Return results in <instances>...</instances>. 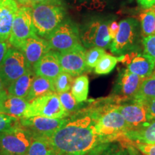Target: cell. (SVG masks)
Wrapping results in <instances>:
<instances>
[{
	"label": "cell",
	"mask_w": 155,
	"mask_h": 155,
	"mask_svg": "<svg viewBox=\"0 0 155 155\" xmlns=\"http://www.w3.org/2000/svg\"><path fill=\"white\" fill-rule=\"evenodd\" d=\"M63 2V0H32V7L37 5V4L43 2Z\"/></svg>",
	"instance_id": "42"
},
{
	"label": "cell",
	"mask_w": 155,
	"mask_h": 155,
	"mask_svg": "<svg viewBox=\"0 0 155 155\" xmlns=\"http://www.w3.org/2000/svg\"><path fill=\"white\" fill-rule=\"evenodd\" d=\"M35 35L32 7L21 6L17 12L8 42L12 47L20 49L27 39Z\"/></svg>",
	"instance_id": "9"
},
{
	"label": "cell",
	"mask_w": 155,
	"mask_h": 155,
	"mask_svg": "<svg viewBox=\"0 0 155 155\" xmlns=\"http://www.w3.org/2000/svg\"><path fill=\"white\" fill-rule=\"evenodd\" d=\"M155 99V73L144 78L133 100L144 103Z\"/></svg>",
	"instance_id": "24"
},
{
	"label": "cell",
	"mask_w": 155,
	"mask_h": 155,
	"mask_svg": "<svg viewBox=\"0 0 155 155\" xmlns=\"http://www.w3.org/2000/svg\"><path fill=\"white\" fill-rule=\"evenodd\" d=\"M33 70L38 76L47 78L54 81L63 71L60 64L59 53L50 50L38 61Z\"/></svg>",
	"instance_id": "17"
},
{
	"label": "cell",
	"mask_w": 155,
	"mask_h": 155,
	"mask_svg": "<svg viewBox=\"0 0 155 155\" xmlns=\"http://www.w3.org/2000/svg\"><path fill=\"white\" fill-rule=\"evenodd\" d=\"M108 24L109 21L100 18L93 19L85 24L80 30L81 41L83 47L108 48L111 41Z\"/></svg>",
	"instance_id": "8"
},
{
	"label": "cell",
	"mask_w": 155,
	"mask_h": 155,
	"mask_svg": "<svg viewBox=\"0 0 155 155\" xmlns=\"http://www.w3.org/2000/svg\"><path fill=\"white\" fill-rule=\"evenodd\" d=\"M68 119H53L45 116H32L30 118H22L20 124L30 131L33 136H43L50 137L63 127Z\"/></svg>",
	"instance_id": "11"
},
{
	"label": "cell",
	"mask_w": 155,
	"mask_h": 155,
	"mask_svg": "<svg viewBox=\"0 0 155 155\" xmlns=\"http://www.w3.org/2000/svg\"><path fill=\"white\" fill-rule=\"evenodd\" d=\"M5 114L15 117H23L29 102L25 98L7 94L2 101Z\"/></svg>",
	"instance_id": "23"
},
{
	"label": "cell",
	"mask_w": 155,
	"mask_h": 155,
	"mask_svg": "<svg viewBox=\"0 0 155 155\" xmlns=\"http://www.w3.org/2000/svg\"><path fill=\"white\" fill-rule=\"evenodd\" d=\"M128 143L134 147L137 150H139L144 155H155V144H139V143L130 142V141Z\"/></svg>",
	"instance_id": "35"
},
{
	"label": "cell",
	"mask_w": 155,
	"mask_h": 155,
	"mask_svg": "<svg viewBox=\"0 0 155 155\" xmlns=\"http://www.w3.org/2000/svg\"><path fill=\"white\" fill-rule=\"evenodd\" d=\"M119 61L116 58L110 54H105L95 67V73L98 75H106L111 73Z\"/></svg>",
	"instance_id": "27"
},
{
	"label": "cell",
	"mask_w": 155,
	"mask_h": 155,
	"mask_svg": "<svg viewBox=\"0 0 155 155\" xmlns=\"http://www.w3.org/2000/svg\"><path fill=\"white\" fill-rule=\"evenodd\" d=\"M19 7L15 0H0V40H8Z\"/></svg>",
	"instance_id": "18"
},
{
	"label": "cell",
	"mask_w": 155,
	"mask_h": 155,
	"mask_svg": "<svg viewBox=\"0 0 155 155\" xmlns=\"http://www.w3.org/2000/svg\"><path fill=\"white\" fill-rule=\"evenodd\" d=\"M137 2L144 9H150L155 6V0H137Z\"/></svg>",
	"instance_id": "39"
},
{
	"label": "cell",
	"mask_w": 155,
	"mask_h": 155,
	"mask_svg": "<svg viewBox=\"0 0 155 155\" xmlns=\"http://www.w3.org/2000/svg\"><path fill=\"white\" fill-rule=\"evenodd\" d=\"M19 50L25 56L28 69L33 70L38 61L51 49L47 40L35 34L27 39Z\"/></svg>",
	"instance_id": "14"
},
{
	"label": "cell",
	"mask_w": 155,
	"mask_h": 155,
	"mask_svg": "<svg viewBox=\"0 0 155 155\" xmlns=\"http://www.w3.org/2000/svg\"><path fill=\"white\" fill-rule=\"evenodd\" d=\"M4 1H5V0H4Z\"/></svg>",
	"instance_id": "46"
},
{
	"label": "cell",
	"mask_w": 155,
	"mask_h": 155,
	"mask_svg": "<svg viewBox=\"0 0 155 155\" xmlns=\"http://www.w3.org/2000/svg\"><path fill=\"white\" fill-rule=\"evenodd\" d=\"M88 89L89 80L88 76L86 75H79L74 79L71 87V94L76 101L80 104L85 101L88 98Z\"/></svg>",
	"instance_id": "25"
},
{
	"label": "cell",
	"mask_w": 155,
	"mask_h": 155,
	"mask_svg": "<svg viewBox=\"0 0 155 155\" xmlns=\"http://www.w3.org/2000/svg\"><path fill=\"white\" fill-rule=\"evenodd\" d=\"M141 29L144 37L155 35V9L150 8L140 15Z\"/></svg>",
	"instance_id": "26"
},
{
	"label": "cell",
	"mask_w": 155,
	"mask_h": 155,
	"mask_svg": "<svg viewBox=\"0 0 155 155\" xmlns=\"http://www.w3.org/2000/svg\"><path fill=\"white\" fill-rule=\"evenodd\" d=\"M116 106L129 124L130 129L144 126L152 120L145 106L140 102L133 100L131 104L116 105Z\"/></svg>",
	"instance_id": "15"
},
{
	"label": "cell",
	"mask_w": 155,
	"mask_h": 155,
	"mask_svg": "<svg viewBox=\"0 0 155 155\" xmlns=\"http://www.w3.org/2000/svg\"><path fill=\"white\" fill-rule=\"evenodd\" d=\"M25 56L21 50L10 46L0 64V76L6 88L28 71Z\"/></svg>",
	"instance_id": "10"
},
{
	"label": "cell",
	"mask_w": 155,
	"mask_h": 155,
	"mask_svg": "<svg viewBox=\"0 0 155 155\" xmlns=\"http://www.w3.org/2000/svg\"><path fill=\"white\" fill-rule=\"evenodd\" d=\"M144 80V78L132 73L127 68L124 69L116 81L114 93L121 99L134 98Z\"/></svg>",
	"instance_id": "16"
},
{
	"label": "cell",
	"mask_w": 155,
	"mask_h": 155,
	"mask_svg": "<svg viewBox=\"0 0 155 155\" xmlns=\"http://www.w3.org/2000/svg\"><path fill=\"white\" fill-rule=\"evenodd\" d=\"M35 77L36 74L34 70L28 69L22 76L18 78L7 88V93L12 96L26 98Z\"/></svg>",
	"instance_id": "20"
},
{
	"label": "cell",
	"mask_w": 155,
	"mask_h": 155,
	"mask_svg": "<svg viewBox=\"0 0 155 155\" xmlns=\"http://www.w3.org/2000/svg\"><path fill=\"white\" fill-rule=\"evenodd\" d=\"M17 117L7 114L0 113V133L17 124Z\"/></svg>",
	"instance_id": "34"
},
{
	"label": "cell",
	"mask_w": 155,
	"mask_h": 155,
	"mask_svg": "<svg viewBox=\"0 0 155 155\" xmlns=\"http://www.w3.org/2000/svg\"><path fill=\"white\" fill-rule=\"evenodd\" d=\"M109 155H137L131 147L123 144H109Z\"/></svg>",
	"instance_id": "32"
},
{
	"label": "cell",
	"mask_w": 155,
	"mask_h": 155,
	"mask_svg": "<svg viewBox=\"0 0 155 155\" xmlns=\"http://www.w3.org/2000/svg\"><path fill=\"white\" fill-rule=\"evenodd\" d=\"M73 81L74 77L70 73L63 71L54 81L55 92L57 94H61L69 91L72 87Z\"/></svg>",
	"instance_id": "28"
},
{
	"label": "cell",
	"mask_w": 155,
	"mask_h": 155,
	"mask_svg": "<svg viewBox=\"0 0 155 155\" xmlns=\"http://www.w3.org/2000/svg\"><path fill=\"white\" fill-rule=\"evenodd\" d=\"M139 25L134 18H127L119 22V30L110 45V50L115 55H124L135 50L138 45Z\"/></svg>",
	"instance_id": "5"
},
{
	"label": "cell",
	"mask_w": 155,
	"mask_h": 155,
	"mask_svg": "<svg viewBox=\"0 0 155 155\" xmlns=\"http://www.w3.org/2000/svg\"><path fill=\"white\" fill-rule=\"evenodd\" d=\"M33 134L22 126L15 124L0 133V154L25 155Z\"/></svg>",
	"instance_id": "4"
},
{
	"label": "cell",
	"mask_w": 155,
	"mask_h": 155,
	"mask_svg": "<svg viewBox=\"0 0 155 155\" xmlns=\"http://www.w3.org/2000/svg\"><path fill=\"white\" fill-rule=\"evenodd\" d=\"M119 61L125 64L130 72L144 78L152 75L155 68V63L152 58L136 50L121 55Z\"/></svg>",
	"instance_id": "12"
},
{
	"label": "cell",
	"mask_w": 155,
	"mask_h": 155,
	"mask_svg": "<svg viewBox=\"0 0 155 155\" xmlns=\"http://www.w3.org/2000/svg\"><path fill=\"white\" fill-rule=\"evenodd\" d=\"M58 94L61 101V105L68 113H72L77 109L78 103L76 101L71 92L67 91Z\"/></svg>",
	"instance_id": "30"
},
{
	"label": "cell",
	"mask_w": 155,
	"mask_h": 155,
	"mask_svg": "<svg viewBox=\"0 0 155 155\" xmlns=\"http://www.w3.org/2000/svg\"><path fill=\"white\" fill-rule=\"evenodd\" d=\"M86 48L83 45L73 49L59 53V61L63 71L68 73L73 77L79 76L86 71Z\"/></svg>",
	"instance_id": "13"
},
{
	"label": "cell",
	"mask_w": 155,
	"mask_h": 155,
	"mask_svg": "<svg viewBox=\"0 0 155 155\" xmlns=\"http://www.w3.org/2000/svg\"><path fill=\"white\" fill-rule=\"evenodd\" d=\"M15 2L21 6L32 7V0H15Z\"/></svg>",
	"instance_id": "41"
},
{
	"label": "cell",
	"mask_w": 155,
	"mask_h": 155,
	"mask_svg": "<svg viewBox=\"0 0 155 155\" xmlns=\"http://www.w3.org/2000/svg\"><path fill=\"white\" fill-rule=\"evenodd\" d=\"M32 22L37 35L47 40L66 18L63 2L37 4L32 7Z\"/></svg>",
	"instance_id": "2"
},
{
	"label": "cell",
	"mask_w": 155,
	"mask_h": 155,
	"mask_svg": "<svg viewBox=\"0 0 155 155\" xmlns=\"http://www.w3.org/2000/svg\"><path fill=\"white\" fill-rule=\"evenodd\" d=\"M50 93H56L54 81L47 78L36 75L25 99L30 103L37 98Z\"/></svg>",
	"instance_id": "21"
},
{
	"label": "cell",
	"mask_w": 155,
	"mask_h": 155,
	"mask_svg": "<svg viewBox=\"0 0 155 155\" xmlns=\"http://www.w3.org/2000/svg\"><path fill=\"white\" fill-rule=\"evenodd\" d=\"M9 47L8 40H0V64L5 58Z\"/></svg>",
	"instance_id": "37"
},
{
	"label": "cell",
	"mask_w": 155,
	"mask_h": 155,
	"mask_svg": "<svg viewBox=\"0 0 155 155\" xmlns=\"http://www.w3.org/2000/svg\"><path fill=\"white\" fill-rule=\"evenodd\" d=\"M0 155H12V154H0Z\"/></svg>",
	"instance_id": "44"
},
{
	"label": "cell",
	"mask_w": 155,
	"mask_h": 155,
	"mask_svg": "<svg viewBox=\"0 0 155 155\" xmlns=\"http://www.w3.org/2000/svg\"><path fill=\"white\" fill-rule=\"evenodd\" d=\"M25 155H59L49 137L33 136L32 142Z\"/></svg>",
	"instance_id": "22"
},
{
	"label": "cell",
	"mask_w": 155,
	"mask_h": 155,
	"mask_svg": "<svg viewBox=\"0 0 155 155\" xmlns=\"http://www.w3.org/2000/svg\"><path fill=\"white\" fill-rule=\"evenodd\" d=\"M8 93H7V90L5 86L4 82L2 79L1 76H0V101H2L6 98V96H7Z\"/></svg>",
	"instance_id": "40"
},
{
	"label": "cell",
	"mask_w": 155,
	"mask_h": 155,
	"mask_svg": "<svg viewBox=\"0 0 155 155\" xmlns=\"http://www.w3.org/2000/svg\"><path fill=\"white\" fill-rule=\"evenodd\" d=\"M145 106L147 111L152 119H155V99L141 103Z\"/></svg>",
	"instance_id": "38"
},
{
	"label": "cell",
	"mask_w": 155,
	"mask_h": 155,
	"mask_svg": "<svg viewBox=\"0 0 155 155\" xmlns=\"http://www.w3.org/2000/svg\"><path fill=\"white\" fill-rule=\"evenodd\" d=\"M71 5L75 6L78 9L83 7L90 9H98L100 7H104V2L100 0H67Z\"/></svg>",
	"instance_id": "31"
},
{
	"label": "cell",
	"mask_w": 155,
	"mask_h": 155,
	"mask_svg": "<svg viewBox=\"0 0 155 155\" xmlns=\"http://www.w3.org/2000/svg\"><path fill=\"white\" fill-rule=\"evenodd\" d=\"M59 155H86L104 144L96 129V111L68 120L50 137Z\"/></svg>",
	"instance_id": "1"
},
{
	"label": "cell",
	"mask_w": 155,
	"mask_h": 155,
	"mask_svg": "<svg viewBox=\"0 0 155 155\" xmlns=\"http://www.w3.org/2000/svg\"><path fill=\"white\" fill-rule=\"evenodd\" d=\"M119 30V23L116 21H112L108 24V32H109L110 37L111 40H113Z\"/></svg>",
	"instance_id": "36"
},
{
	"label": "cell",
	"mask_w": 155,
	"mask_h": 155,
	"mask_svg": "<svg viewBox=\"0 0 155 155\" xmlns=\"http://www.w3.org/2000/svg\"><path fill=\"white\" fill-rule=\"evenodd\" d=\"M50 49L58 53L71 50L81 44L80 30L69 18H65L47 39Z\"/></svg>",
	"instance_id": "7"
},
{
	"label": "cell",
	"mask_w": 155,
	"mask_h": 155,
	"mask_svg": "<svg viewBox=\"0 0 155 155\" xmlns=\"http://www.w3.org/2000/svg\"><path fill=\"white\" fill-rule=\"evenodd\" d=\"M123 138L130 142L155 144V119L137 129H129L123 134Z\"/></svg>",
	"instance_id": "19"
},
{
	"label": "cell",
	"mask_w": 155,
	"mask_h": 155,
	"mask_svg": "<svg viewBox=\"0 0 155 155\" xmlns=\"http://www.w3.org/2000/svg\"><path fill=\"white\" fill-rule=\"evenodd\" d=\"M153 8H154V9H155V6H154V7H153Z\"/></svg>",
	"instance_id": "45"
},
{
	"label": "cell",
	"mask_w": 155,
	"mask_h": 155,
	"mask_svg": "<svg viewBox=\"0 0 155 155\" xmlns=\"http://www.w3.org/2000/svg\"><path fill=\"white\" fill-rule=\"evenodd\" d=\"M96 129L103 143H111L123 137L130 127L116 106H109L103 111H96Z\"/></svg>",
	"instance_id": "3"
},
{
	"label": "cell",
	"mask_w": 155,
	"mask_h": 155,
	"mask_svg": "<svg viewBox=\"0 0 155 155\" xmlns=\"http://www.w3.org/2000/svg\"><path fill=\"white\" fill-rule=\"evenodd\" d=\"M144 53L150 57L155 63V35L144 37L142 39Z\"/></svg>",
	"instance_id": "33"
},
{
	"label": "cell",
	"mask_w": 155,
	"mask_h": 155,
	"mask_svg": "<svg viewBox=\"0 0 155 155\" xmlns=\"http://www.w3.org/2000/svg\"><path fill=\"white\" fill-rule=\"evenodd\" d=\"M105 54H106V52L104 48L98 47L89 48V50L86 51V56H85L86 67L89 68L96 67Z\"/></svg>",
	"instance_id": "29"
},
{
	"label": "cell",
	"mask_w": 155,
	"mask_h": 155,
	"mask_svg": "<svg viewBox=\"0 0 155 155\" xmlns=\"http://www.w3.org/2000/svg\"></svg>",
	"instance_id": "47"
},
{
	"label": "cell",
	"mask_w": 155,
	"mask_h": 155,
	"mask_svg": "<svg viewBox=\"0 0 155 155\" xmlns=\"http://www.w3.org/2000/svg\"><path fill=\"white\" fill-rule=\"evenodd\" d=\"M0 113L5 114V109H4V107H3V105H2V103L1 101H0Z\"/></svg>",
	"instance_id": "43"
},
{
	"label": "cell",
	"mask_w": 155,
	"mask_h": 155,
	"mask_svg": "<svg viewBox=\"0 0 155 155\" xmlns=\"http://www.w3.org/2000/svg\"><path fill=\"white\" fill-rule=\"evenodd\" d=\"M68 115L61 105L57 93H50L29 103L22 118L45 116L53 119H65Z\"/></svg>",
	"instance_id": "6"
}]
</instances>
